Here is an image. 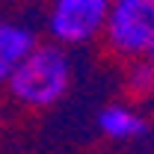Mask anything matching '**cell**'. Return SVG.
<instances>
[{"mask_svg": "<svg viewBox=\"0 0 154 154\" xmlns=\"http://www.w3.org/2000/svg\"><path fill=\"white\" fill-rule=\"evenodd\" d=\"M71 86V62L65 48L59 45H38L30 57L18 62L9 74L6 89L24 107H54Z\"/></svg>", "mask_w": 154, "mask_h": 154, "instance_id": "obj_1", "label": "cell"}, {"mask_svg": "<svg viewBox=\"0 0 154 154\" xmlns=\"http://www.w3.org/2000/svg\"><path fill=\"white\" fill-rule=\"evenodd\" d=\"M104 38L116 57L142 59L154 45V0H113Z\"/></svg>", "mask_w": 154, "mask_h": 154, "instance_id": "obj_2", "label": "cell"}, {"mask_svg": "<svg viewBox=\"0 0 154 154\" xmlns=\"http://www.w3.org/2000/svg\"><path fill=\"white\" fill-rule=\"evenodd\" d=\"M113 0H51L48 33L54 45H89L104 36Z\"/></svg>", "mask_w": 154, "mask_h": 154, "instance_id": "obj_3", "label": "cell"}, {"mask_svg": "<svg viewBox=\"0 0 154 154\" xmlns=\"http://www.w3.org/2000/svg\"><path fill=\"white\" fill-rule=\"evenodd\" d=\"M95 125L107 139H116V142L142 139L148 134V122L128 104H107V107H101L95 116Z\"/></svg>", "mask_w": 154, "mask_h": 154, "instance_id": "obj_4", "label": "cell"}, {"mask_svg": "<svg viewBox=\"0 0 154 154\" xmlns=\"http://www.w3.org/2000/svg\"><path fill=\"white\" fill-rule=\"evenodd\" d=\"M38 48L36 33L27 24H0V59L15 68Z\"/></svg>", "mask_w": 154, "mask_h": 154, "instance_id": "obj_5", "label": "cell"}, {"mask_svg": "<svg viewBox=\"0 0 154 154\" xmlns=\"http://www.w3.org/2000/svg\"><path fill=\"white\" fill-rule=\"evenodd\" d=\"M125 83H128V89H131L136 98L151 95L154 92V68L145 62V59H134V62H128Z\"/></svg>", "mask_w": 154, "mask_h": 154, "instance_id": "obj_6", "label": "cell"}, {"mask_svg": "<svg viewBox=\"0 0 154 154\" xmlns=\"http://www.w3.org/2000/svg\"><path fill=\"white\" fill-rule=\"evenodd\" d=\"M9 74H12V68H9V65H6V62L0 59V89H3V86L9 83Z\"/></svg>", "mask_w": 154, "mask_h": 154, "instance_id": "obj_7", "label": "cell"}, {"mask_svg": "<svg viewBox=\"0 0 154 154\" xmlns=\"http://www.w3.org/2000/svg\"><path fill=\"white\" fill-rule=\"evenodd\" d=\"M142 59H145V62H148V65H151V68H154V45H151V48H148V54H145V57H142Z\"/></svg>", "mask_w": 154, "mask_h": 154, "instance_id": "obj_8", "label": "cell"}, {"mask_svg": "<svg viewBox=\"0 0 154 154\" xmlns=\"http://www.w3.org/2000/svg\"><path fill=\"white\" fill-rule=\"evenodd\" d=\"M0 24H3V21H0Z\"/></svg>", "mask_w": 154, "mask_h": 154, "instance_id": "obj_9", "label": "cell"}]
</instances>
